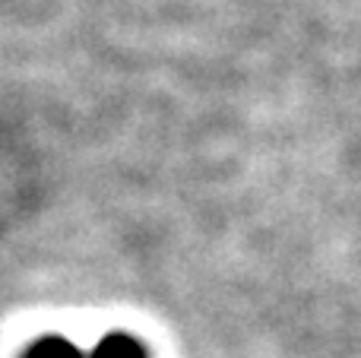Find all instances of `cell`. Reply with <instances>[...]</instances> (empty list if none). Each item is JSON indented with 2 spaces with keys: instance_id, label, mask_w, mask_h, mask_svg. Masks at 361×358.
I'll list each match as a JSON object with an SVG mask.
<instances>
[{
  "instance_id": "obj_1",
  "label": "cell",
  "mask_w": 361,
  "mask_h": 358,
  "mask_svg": "<svg viewBox=\"0 0 361 358\" xmlns=\"http://www.w3.org/2000/svg\"><path fill=\"white\" fill-rule=\"evenodd\" d=\"M89 358H149L146 346L127 333H111L89 352Z\"/></svg>"
},
{
  "instance_id": "obj_2",
  "label": "cell",
  "mask_w": 361,
  "mask_h": 358,
  "mask_svg": "<svg viewBox=\"0 0 361 358\" xmlns=\"http://www.w3.org/2000/svg\"><path fill=\"white\" fill-rule=\"evenodd\" d=\"M25 358H86V355L70 340H63V336H44V340H38L35 346L25 352Z\"/></svg>"
}]
</instances>
